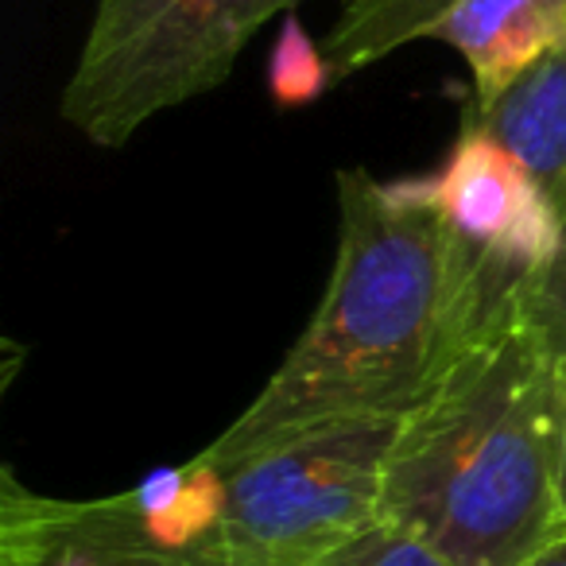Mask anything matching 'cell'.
Instances as JSON below:
<instances>
[{
    "label": "cell",
    "instance_id": "cell-15",
    "mask_svg": "<svg viewBox=\"0 0 566 566\" xmlns=\"http://www.w3.org/2000/svg\"><path fill=\"white\" fill-rule=\"evenodd\" d=\"M558 365H563V516H566V342H558Z\"/></svg>",
    "mask_w": 566,
    "mask_h": 566
},
{
    "label": "cell",
    "instance_id": "cell-12",
    "mask_svg": "<svg viewBox=\"0 0 566 566\" xmlns=\"http://www.w3.org/2000/svg\"><path fill=\"white\" fill-rule=\"evenodd\" d=\"M323 566H450V563L434 555L427 543L400 532V527L377 524L369 535H361V539L349 543L346 551L326 558Z\"/></svg>",
    "mask_w": 566,
    "mask_h": 566
},
{
    "label": "cell",
    "instance_id": "cell-4",
    "mask_svg": "<svg viewBox=\"0 0 566 566\" xmlns=\"http://www.w3.org/2000/svg\"><path fill=\"white\" fill-rule=\"evenodd\" d=\"M400 419H342L226 465L213 558L221 566H323L385 524Z\"/></svg>",
    "mask_w": 566,
    "mask_h": 566
},
{
    "label": "cell",
    "instance_id": "cell-3",
    "mask_svg": "<svg viewBox=\"0 0 566 566\" xmlns=\"http://www.w3.org/2000/svg\"><path fill=\"white\" fill-rule=\"evenodd\" d=\"M303 0H97L63 86V120L97 148L218 90L249 40ZM346 4V0H342Z\"/></svg>",
    "mask_w": 566,
    "mask_h": 566
},
{
    "label": "cell",
    "instance_id": "cell-5",
    "mask_svg": "<svg viewBox=\"0 0 566 566\" xmlns=\"http://www.w3.org/2000/svg\"><path fill=\"white\" fill-rule=\"evenodd\" d=\"M473 272L504 303H524L563 241V213L547 190L478 125L458 133L442 167L419 179Z\"/></svg>",
    "mask_w": 566,
    "mask_h": 566
},
{
    "label": "cell",
    "instance_id": "cell-1",
    "mask_svg": "<svg viewBox=\"0 0 566 566\" xmlns=\"http://www.w3.org/2000/svg\"><path fill=\"white\" fill-rule=\"evenodd\" d=\"M524 303H504L473 272L419 179L338 171V252L323 303L202 458L226 470L342 419H403L478 334Z\"/></svg>",
    "mask_w": 566,
    "mask_h": 566
},
{
    "label": "cell",
    "instance_id": "cell-13",
    "mask_svg": "<svg viewBox=\"0 0 566 566\" xmlns=\"http://www.w3.org/2000/svg\"><path fill=\"white\" fill-rule=\"evenodd\" d=\"M527 311L547 326L551 338L566 342V218H563V241H558L555 260H551L547 272L527 292Z\"/></svg>",
    "mask_w": 566,
    "mask_h": 566
},
{
    "label": "cell",
    "instance_id": "cell-10",
    "mask_svg": "<svg viewBox=\"0 0 566 566\" xmlns=\"http://www.w3.org/2000/svg\"><path fill=\"white\" fill-rule=\"evenodd\" d=\"M454 0H346L334 20L323 51L334 66V78L369 71L392 51L423 40L427 28L450 9Z\"/></svg>",
    "mask_w": 566,
    "mask_h": 566
},
{
    "label": "cell",
    "instance_id": "cell-8",
    "mask_svg": "<svg viewBox=\"0 0 566 566\" xmlns=\"http://www.w3.org/2000/svg\"><path fill=\"white\" fill-rule=\"evenodd\" d=\"M462 120L520 159L566 218V48L539 59L493 102H470Z\"/></svg>",
    "mask_w": 566,
    "mask_h": 566
},
{
    "label": "cell",
    "instance_id": "cell-2",
    "mask_svg": "<svg viewBox=\"0 0 566 566\" xmlns=\"http://www.w3.org/2000/svg\"><path fill=\"white\" fill-rule=\"evenodd\" d=\"M385 524L450 566H524L566 532L563 365L527 303L478 334L400 419Z\"/></svg>",
    "mask_w": 566,
    "mask_h": 566
},
{
    "label": "cell",
    "instance_id": "cell-7",
    "mask_svg": "<svg viewBox=\"0 0 566 566\" xmlns=\"http://www.w3.org/2000/svg\"><path fill=\"white\" fill-rule=\"evenodd\" d=\"M423 40L465 59L473 102H493L551 51L566 48V0H454Z\"/></svg>",
    "mask_w": 566,
    "mask_h": 566
},
{
    "label": "cell",
    "instance_id": "cell-11",
    "mask_svg": "<svg viewBox=\"0 0 566 566\" xmlns=\"http://www.w3.org/2000/svg\"><path fill=\"white\" fill-rule=\"evenodd\" d=\"M331 82L338 78H334L326 51L311 40L300 20L287 17L280 28V40L272 43V55H268V94H272V102L283 105V109H300V105L318 102Z\"/></svg>",
    "mask_w": 566,
    "mask_h": 566
},
{
    "label": "cell",
    "instance_id": "cell-14",
    "mask_svg": "<svg viewBox=\"0 0 566 566\" xmlns=\"http://www.w3.org/2000/svg\"><path fill=\"white\" fill-rule=\"evenodd\" d=\"M524 566H566V532L558 539H551L539 555H532Z\"/></svg>",
    "mask_w": 566,
    "mask_h": 566
},
{
    "label": "cell",
    "instance_id": "cell-6",
    "mask_svg": "<svg viewBox=\"0 0 566 566\" xmlns=\"http://www.w3.org/2000/svg\"><path fill=\"white\" fill-rule=\"evenodd\" d=\"M0 566H221L210 555L167 551L120 496L59 501L0 470Z\"/></svg>",
    "mask_w": 566,
    "mask_h": 566
},
{
    "label": "cell",
    "instance_id": "cell-9",
    "mask_svg": "<svg viewBox=\"0 0 566 566\" xmlns=\"http://www.w3.org/2000/svg\"><path fill=\"white\" fill-rule=\"evenodd\" d=\"M125 501L159 547L213 558L221 504H226V473L202 454H195L187 465H164L148 473L140 485L128 489Z\"/></svg>",
    "mask_w": 566,
    "mask_h": 566
}]
</instances>
